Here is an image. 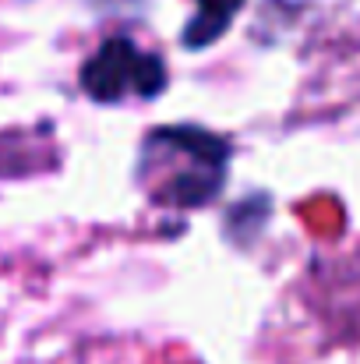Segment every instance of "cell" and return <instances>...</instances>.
<instances>
[{
    "mask_svg": "<svg viewBox=\"0 0 360 364\" xmlns=\"http://www.w3.org/2000/svg\"><path fill=\"white\" fill-rule=\"evenodd\" d=\"M244 4L247 0H195V11L180 32V46L187 53H198V50H209L212 43H219Z\"/></svg>",
    "mask_w": 360,
    "mask_h": 364,
    "instance_id": "3",
    "label": "cell"
},
{
    "mask_svg": "<svg viewBox=\"0 0 360 364\" xmlns=\"http://www.w3.org/2000/svg\"><path fill=\"white\" fill-rule=\"evenodd\" d=\"M234 141L202 124H159L138 141L134 184L159 209H205L230 181Z\"/></svg>",
    "mask_w": 360,
    "mask_h": 364,
    "instance_id": "1",
    "label": "cell"
},
{
    "mask_svg": "<svg viewBox=\"0 0 360 364\" xmlns=\"http://www.w3.org/2000/svg\"><path fill=\"white\" fill-rule=\"evenodd\" d=\"M82 92L99 107H120L127 100L152 103L166 92L170 71L159 53L141 50L131 36H110L92 57L82 60Z\"/></svg>",
    "mask_w": 360,
    "mask_h": 364,
    "instance_id": "2",
    "label": "cell"
}]
</instances>
